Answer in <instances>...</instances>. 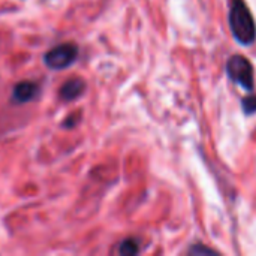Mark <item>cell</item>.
<instances>
[{
	"instance_id": "3957f363",
	"label": "cell",
	"mask_w": 256,
	"mask_h": 256,
	"mask_svg": "<svg viewBox=\"0 0 256 256\" xmlns=\"http://www.w3.org/2000/svg\"><path fill=\"white\" fill-rule=\"evenodd\" d=\"M226 72H228V76L234 82L242 86L243 88H246V90L254 88V86H255L254 68L246 57L238 56V54L230 57V60L226 63Z\"/></svg>"
},
{
	"instance_id": "277c9868",
	"label": "cell",
	"mask_w": 256,
	"mask_h": 256,
	"mask_svg": "<svg viewBox=\"0 0 256 256\" xmlns=\"http://www.w3.org/2000/svg\"><path fill=\"white\" fill-rule=\"evenodd\" d=\"M39 87L33 81H20L15 84L12 90V102L15 104H27L36 98Z\"/></svg>"
},
{
	"instance_id": "7a4b0ae2",
	"label": "cell",
	"mask_w": 256,
	"mask_h": 256,
	"mask_svg": "<svg viewBox=\"0 0 256 256\" xmlns=\"http://www.w3.org/2000/svg\"><path fill=\"white\" fill-rule=\"evenodd\" d=\"M78 46L72 42L60 44L54 48H51L44 56V63L46 68L52 70H62L74 64V62L78 58Z\"/></svg>"
},
{
	"instance_id": "5b68a950",
	"label": "cell",
	"mask_w": 256,
	"mask_h": 256,
	"mask_svg": "<svg viewBox=\"0 0 256 256\" xmlns=\"http://www.w3.org/2000/svg\"><path fill=\"white\" fill-rule=\"evenodd\" d=\"M86 90V82L81 78H70L60 87V98L63 100H75Z\"/></svg>"
},
{
	"instance_id": "52a82bcc",
	"label": "cell",
	"mask_w": 256,
	"mask_h": 256,
	"mask_svg": "<svg viewBox=\"0 0 256 256\" xmlns=\"http://www.w3.org/2000/svg\"><path fill=\"white\" fill-rule=\"evenodd\" d=\"M243 110L246 114L256 112V96H249V98L243 99Z\"/></svg>"
},
{
	"instance_id": "8992f818",
	"label": "cell",
	"mask_w": 256,
	"mask_h": 256,
	"mask_svg": "<svg viewBox=\"0 0 256 256\" xmlns=\"http://www.w3.org/2000/svg\"><path fill=\"white\" fill-rule=\"evenodd\" d=\"M140 252V243L135 238H128L120 243L118 254L120 255H136Z\"/></svg>"
},
{
	"instance_id": "6da1fadb",
	"label": "cell",
	"mask_w": 256,
	"mask_h": 256,
	"mask_svg": "<svg viewBox=\"0 0 256 256\" xmlns=\"http://www.w3.org/2000/svg\"><path fill=\"white\" fill-rule=\"evenodd\" d=\"M230 26L234 38L243 44L250 45L256 38V24L248 4L243 0H236L230 10Z\"/></svg>"
}]
</instances>
